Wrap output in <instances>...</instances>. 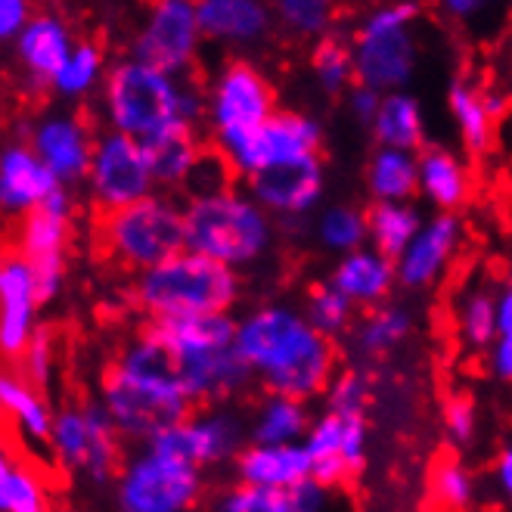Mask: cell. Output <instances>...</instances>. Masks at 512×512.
<instances>
[{"label": "cell", "instance_id": "11a10c76", "mask_svg": "<svg viewBox=\"0 0 512 512\" xmlns=\"http://www.w3.org/2000/svg\"><path fill=\"white\" fill-rule=\"evenodd\" d=\"M488 354H491V373L503 382H512V339H497Z\"/></svg>", "mask_w": 512, "mask_h": 512}, {"label": "cell", "instance_id": "ac0fdd59", "mask_svg": "<svg viewBox=\"0 0 512 512\" xmlns=\"http://www.w3.org/2000/svg\"><path fill=\"white\" fill-rule=\"evenodd\" d=\"M370 426L367 413H329L314 416V426L305 438V450L314 463V481L323 488H339L351 475L367 466Z\"/></svg>", "mask_w": 512, "mask_h": 512}, {"label": "cell", "instance_id": "4fadbf2b", "mask_svg": "<svg viewBox=\"0 0 512 512\" xmlns=\"http://www.w3.org/2000/svg\"><path fill=\"white\" fill-rule=\"evenodd\" d=\"M72 221H75V193L69 187H59L38 212L22 218L16 227V252L32 267L44 305L56 301L66 289Z\"/></svg>", "mask_w": 512, "mask_h": 512}, {"label": "cell", "instance_id": "8fae6325", "mask_svg": "<svg viewBox=\"0 0 512 512\" xmlns=\"http://www.w3.org/2000/svg\"><path fill=\"white\" fill-rule=\"evenodd\" d=\"M212 149L224 156L236 180L249 184L264 171L323 156V125L308 112L277 109V115H270L261 128Z\"/></svg>", "mask_w": 512, "mask_h": 512}, {"label": "cell", "instance_id": "2e32d148", "mask_svg": "<svg viewBox=\"0 0 512 512\" xmlns=\"http://www.w3.org/2000/svg\"><path fill=\"white\" fill-rule=\"evenodd\" d=\"M22 140L35 149V156L50 168V174L63 187L72 190L87 180L90 162H94L97 131L81 112L66 106H50L25 125Z\"/></svg>", "mask_w": 512, "mask_h": 512}, {"label": "cell", "instance_id": "60d3db41", "mask_svg": "<svg viewBox=\"0 0 512 512\" xmlns=\"http://www.w3.org/2000/svg\"><path fill=\"white\" fill-rule=\"evenodd\" d=\"M311 75L320 84L323 94L329 97H345L357 84L354 78V50L351 38L333 32L329 38L317 41L311 47Z\"/></svg>", "mask_w": 512, "mask_h": 512}, {"label": "cell", "instance_id": "7dc6e473", "mask_svg": "<svg viewBox=\"0 0 512 512\" xmlns=\"http://www.w3.org/2000/svg\"><path fill=\"white\" fill-rule=\"evenodd\" d=\"M16 370L32 382L35 388L47 391L50 382H53V373H56V336L50 333L47 326H41L38 333L28 342L25 354L19 357Z\"/></svg>", "mask_w": 512, "mask_h": 512}, {"label": "cell", "instance_id": "f907efd6", "mask_svg": "<svg viewBox=\"0 0 512 512\" xmlns=\"http://www.w3.org/2000/svg\"><path fill=\"white\" fill-rule=\"evenodd\" d=\"M32 16L35 7L25 0H0V47H13Z\"/></svg>", "mask_w": 512, "mask_h": 512}, {"label": "cell", "instance_id": "83f0119b", "mask_svg": "<svg viewBox=\"0 0 512 512\" xmlns=\"http://www.w3.org/2000/svg\"><path fill=\"white\" fill-rule=\"evenodd\" d=\"M0 413L13 423L19 441L32 447H50L56 410L50 407L44 391L35 388L19 370H0Z\"/></svg>", "mask_w": 512, "mask_h": 512}, {"label": "cell", "instance_id": "44dd1931", "mask_svg": "<svg viewBox=\"0 0 512 512\" xmlns=\"http://www.w3.org/2000/svg\"><path fill=\"white\" fill-rule=\"evenodd\" d=\"M78 41L81 38H75V28L63 13L35 10V16L28 19L22 35L16 38L13 53L28 84L50 90L53 78L66 66V59L72 56Z\"/></svg>", "mask_w": 512, "mask_h": 512}, {"label": "cell", "instance_id": "5b68a950", "mask_svg": "<svg viewBox=\"0 0 512 512\" xmlns=\"http://www.w3.org/2000/svg\"><path fill=\"white\" fill-rule=\"evenodd\" d=\"M131 295L149 323L233 314L239 295H243V277L212 258L184 249L165 264L137 274Z\"/></svg>", "mask_w": 512, "mask_h": 512}, {"label": "cell", "instance_id": "7c38bea8", "mask_svg": "<svg viewBox=\"0 0 512 512\" xmlns=\"http://www.w3.org/2000/svg\"><path fill=\"white\" fill-rule=\"evenodd\" d=\"M205 38L193 0H156L149 4L137 32L128 41V56L159 72L193 78Z\"/></svg>", "mask_w": 512, "mask_h": 512}, {"label": "cell", "instance_id": "3957f363", "mask_svg": "<svg viewBox=\"0 0 512 512\" xmlns=\"http://www.w3.org/2000/svg\"><path fill=\"white\" fill-rule=\"evenodd\" d=\"M97 112L106 131L140 143L174 128L205 131V87L193 78H177L118 56L97 94Z\"/></svg>", "mask_w": 512, "mask_h": 512}, {"label": "cell", "instance_id": "6f0895ef", "mask_svg": "<svg viewBox=\"0 0 512 512\" xmlns=\"http://www.w3.org/2000/svg\"><path fill=\"white\" fill-rule=\"evenodd\" d=\"M494 478H497V488L500 494L512 503V444H506L497 460H494Z\"/></svg>", "mask_w": 512, "mask_h": 512}, {"label": "cell", "instance_id": "1f68e13d", "mask_svg": "<svg viewBox=\"0 0 512 512\" xmlns=\"http://www.w3.org/2000/svg\"><path fill=\"white\" fill-rule=\"evenodd\" d=\"M373 137L385 149H404V153H419L426 146V109L410 90L385 94L382 106L370 125Z\"/></svg>", "mask_w": 512, "mask_h": 512}, {"label": "cell", "instance_id": "7bdbcfd3", "mask_svg": "<svg viewBox=\"0 0 512 512\" xmlns=\"http://www.w3.org/2000/svg\"><path fill=\"white\" fill-rule=\"evenodd\" d=\"M274 22L301 41H323L336 32V7L326 0H277Z\"/></svg>", "mask_w": 512, "mask_h": 512}, {"label": "cell", "instance_id": "484cf974", "mask_svg": "<svg viewBox=\"0 0 512 512\" xmlns=\"http://www.w3.org/2000/svg\"><path fill=\"white\" fill-rule=\"evenodd\" d=\"M333 283L357 311H373L391 301V292L398 289V270L395 261L367 249H357L351 255H342L329 274Z\"/></svg>", "mask_w": 512, "mask_h": 512}, {"label": "cell", "instance_id": "f5cc1de1", "mask_svg": "<svg viewBox=\"0 0 512 512\" xmlns=\"http://www.w3.org/2000/svg\"><path fill=\"white\" fill-rule=\"evenodd\" d=\"M292 494V506H295V512H326V506H329V488H323L320 481H314V478H308V481H301L298 488H292L289 491Z\"/></svg>", "mask_w": 512, "mask_h": 512}, {"label": "cell", "instance_id": "ffe728a7", "mask_svg": "<svg viewBox=\"0 0 512 512\" xmlns=\"http://www.w3.org/2000/svg\"><path fill=\"white\" fill-rule=\"evenodd\" d=\"M466 239V227L460 215H432L423 221L419 233L413 236V243L407 252L395 261L398 270V286L410 292H423L435 286L444 274L450 261L457 258L460 246Z\"/></svg>", "mask_w": 512, "mask_h": 512}, {"label": "cell", "instance_id": "b9f144b4", "mask_svg": "<svg viewBox=\"0 0 512 512\" xmlns=\"http://www.w3.org/2000/svg\"><path fill=\"white\" fill-rule=\"evenodd\" d=\"M301 314H305L308 326L317 329V333L326 336L329 342L348 336L354 329V323H357V308L329 280L311 286Z\"/></svg>", "mask_w": 512, "mask_h": 512}, {"label": "cell", "instance_id": "e0dca14e", "mask_svg": "<svg viewBox=\"0 0 512 512\" xmlns=\"http://www.w3.org/2000/svg\"><path fill=\"white\" fill-rule=\"evenodd\" d=\"M243 187L252 193V199L264 212L277 221V227L301 233V230H311V215H317L323 208L326 165H323V156H314L305 162L264 171Z\"/></svg>", "mask_w": 512, "mask_h": 512}, {"label": "cell", "instance_id": "8d00e7d4", "mask_svg": "<svg viewBox=\"0 0 512 512\" xmlns=\"http://www.w3.org/2000/svg\"><path fill=\"white\" fill-rule=\"evenodd\" d=\"M447 112L469 153H488L494 140V115L485 103V87H475L469 78H454L447 87Z\"/></svg>", "mask_w": 512, "mask_h": 512}, {"label": "cell", "instance_id": "7a4b0ae2", "mask_svg": "<svg viewBox=\"0 0 512 512\" xmlns=\"http://www.w3.org/2000/svg\"><path fill=\"white\" fill-rule=\"evenodd\" d=\"M103 410L125 444L143 447L196 410L177 373V360L153 326L122 345L100 379Z\"/></svg>", "mask_w": 512, "mask_h": 512}, {"label": "cell", "instance_id": "bcb514c9", "mask_svg": "<svg viewBox=\"0 0 512 512\" xmlns=\"http://www.w3.org/2000/svg\"><path fill=\"white\" fill-rule=\"evenodd\" d=\"M367 404H370V376L357 367L339 370L323 395V410L329 413H367Z\"/></svg>", "mask_w": 512, "mask_h": 512}, {"label": "cell", "instance_id": "52a82bcc", "mask_svg": "<svg viewBox=\"0 0 512 512\" xmlns=\"http://www.w3.org/2000/svg\"><path fill=\"white\" fill-rule=\"evenodd\" d=\"M97 233L103 252L137 277L187 249L184 199L159 190L128 208L100 215Z\"/></svg>", "mask_w": 512, "mask_h": 512}, {"label": "cell", "instance_id": "f1b7e54d", "mask_svg": "<svg viewBox=\"0 0 512 512\" xmlns=\"http://www.w3.org/2000/svg\"><path fill=\"white\" fill-rule=\"evenodd\" d=\"M149 168H153L156 187L162 193H184L187 180L193 174V168L199 165L202 153L208 149V140L202 137L199 128H174L165 131L153 140L143 143Z\"/></svg>", "mask_w": 512, "mask_h": 512}, {"label": "cell", "instance_id": "ab89813d", "mask_svg": "<svg viewBox=\"0 0 512 512\" xmlns=\"http://www.w3.org/2000/svg\"><path fill=\"white\" fill-rule=\"evenodd\" d=\"M457 333L472 351H491L497 342V305L494 289L485 283L466 286L457 298Z\"/></svg>", "mask_w": 512, "mask_h": 512}, {"label": "cell", "instance_id": "ba28073f", "mask_svg": "<svg viewBox=\"0 0 512 512\" xmlns=\"http://www.w3.org/2000/svg\"><path fill=\"white\" fill-rule=\"evenodd\" d=\"M205 491L202 469L159 454L149 444L134 447L112 481L118 512H196Z\"/></svg>", "mask_w": 512, "mask_h": 512}, {"label": "cell", "instance_id": "680465c9", "mask_svg": "<svg viewBox=\"0 0 512 512\" xmlns=\"http://www.w3.org/2000/svg\"><path fill=\"white\" fill-rule=\"evenodd\" d=\"M485 103H488V109L494 115V122H497V118H503L506 109H509V97L503 94V90H494V87H485Z\"/></svg>", "mask_w": 512, "mask_h": 512}, {"label": "cell", "instance_id": "d590c367", "mask_svg": "<svg viewBox=\"0 0 512 512\" xmlns=\"http://www.w3.org/2000/svg\"><path fill=\"white\" fill-rule=\"evenodd\" d=\"M109 56L103 50L100 41L81 38L72 50V56L66 59V66L59 69V75L50 84V94L63 103H78L100 94V87L106 81L109 72Z\"/></svg>", "mask_w": 512, "mask_h": 512}, {"label": "cell", "instance_id": "f6af8a7d", "mask_svg": "<svg viewBox=\"0 0 512 512\" xmlns=\"http://www.w3.org/2000/svg\"><path fill=\"white\" fill-rule=\"evenodd\" d=\"M205 512H295L289 491H270V488H252V485H230L218 488L208 497Z\"/></svg>", "mask_w": 512, "mask_h": 512}, {"label": "cell", "instance_id": "4316f807", "mask_svg": "<svg viewBox=\"0 0 512 512\" xmlns=\"http://www.w3.org/2000/svg\"><path fill=\"white\" fill-rule=\"evenodd\" d=\"M419 196L438 215H457L472 196V171L454 149L426 143L419 149Z\"/></svg>", "mask_w": 512, "mask_h": 512}, {"label": "cell", "instance_id": "5bb4252c", "mask_svg": "<svg viewBox=\"0 0 512 512\" xmlns=\"http://www.w3.org/2000/svg\"><path fill=\"white\" fill-rule=\"evenodd\" d=\"M246 444H249V423L230 404L196 407L184 423H177L174 429L149 441V447L159 450V454L184 460L202 472L233 466V460Z\"/></svg>", "mask_w": 512, "mask_h": 512}, {"label": "cell", "instance_id": "cb8c5ba5", "mask_svg": "<svg viewBox=\"0 0 512 512\" xmlns=\"http://www.w3.org/2000/svg\"><path fill=\"white\" fill-rule=\"evenodd\" d=\"M233 481L252 488L270 491H292L301 481L314 478V463L305 444L289 447H267V444H246L230 466Z\"/></svg>", "mask_w": 512, "mask_h": 512}, {"label": "cell", "instance_id": "ee69618b", "mask_svg": "<svg viewBox=\"0 0 512 512\" xmlns=\"http://www.w3.org/2000/svg\"><path fill=\"white\" fill-rule=\"evenodd\" d=\"M429 494L444 512H466L475 503V475L457 457H444L432 466Z\"/></svg>", "mask_w": 512, "mask_h": 512}, {"label": "cell", "instance_id": "8992f818", "mask_svg": "<svg viewBox=\"0 0 512 512\" xmlns=\"http://www.w3.org/2000/svg\"><path fill=\"white\" fill-rule=\"evenodd\" d=\"M419 13L423 7L410 0H391L364 10L351 32L357 84L373 87L379 94H398L410 87L419 63V44L413 35Z\"/></svg>", "mask_w": 512, "mask_h": 512}, {"label": "cell", "instance_id": "277c9868", "mask_svg": "<svg viewBox=\"0 0 512 512\" xmlns=\"http://www.w3.org/2000/svg\"><path fill=\"white\" fill-rule=\"evenodd\" d=\"M184 227L190 252L212 258L236 274L258 264L277 239V221L239 184L184 199Z\"/></svg>", "mask_w": 512, "mask_h": 512}, {"label": "cell", "instance_id": "9c48e42d", "mask_svg": "<svg viewBox=\"0 0 512 512\" xmlns=\"http://www.w3.org/2000/svg\"><path fill=\"white\" fill-rule=\"evenodd\" d=\"M53 463L90 485H112L125 463V438L118 435L100 401L66 404L56 410L50 432Z\"/></svg>", "mask_w": 512, "mask_h": 512}, {"label": "cell", "instance_id": "6da1fadb", "mask_svg": "<svg viewBox=\"0 0 512 512\" xmlns=\"http://www.w3.org/2000/svg\"><path fill=\"white\" fill-rule=\"evenodd\" d=\"M233 351L267 388V395L295 401L326 395L339 373L336 342L311 329L301 308L286 301H264L236 317Z\"/></svg>", "mask_w": 512, "mask_h": 512}, {"label": "cell", "instance_id": "74e56055", "mask_svg": "<svg viewBox=\"0 0 512 512\" xmlns=\"http://www.w3.org/2000/svg\"><path fill=\"white\" fill-rule=\"evenodd\" d=\"M311 239L329 255H351L357 249H367V212H360L357 205L333 202L323 205L311 218Z\"/></svg>", "mask_w": 512, "mask_h": 512}, {"label": "cell", "instance_id": "4dcf8cb0", "mask_svg": "<svg viewBox=\"0 0 512 512\" xmlns=\"http://www.w3.org/2000/svg\"><path fill=\"white\" fill-rule=\"evenodd\" d=\"M311 426H314V413L308 401H295L286 395H264V401L255 407V416L249 419V444H267V447L305 444Z\"/></svg>", "mask_w": 512, "mask_h": 512}, {"label": "cell", "instance_id": "c3c4849f", "mask_svg": "<svg viewBox=\"0 0 512 512\" xmlns=\"http://www.w3.org/2000/svg\"><path fill=\"white\" fill-rule=\"evenodd\" d=\"M444 435L454 447H469L478 438V407L469 395H450L444 401Z\"/></svg>", "mask_w": 512, "mask_h": 512}, {"label": "cell", "instance_id": "836d02e7", "mask_svg": "<svg viewBox=\"0 0 512 512\" xmlns=\"http://www.w3.org/2000/svg\"><path fill=\"white\" fill-rule=\"evenodd\" d=\"M423 221V212L413 202H373L367 208V246L388 261H398Z\"/></svg>", "mask_w": 512, "mask_h": 512}, {"label": "cell", "instance_id": "d6986e66", "mask_svg": "<svg viewBox=\"0 0 512 512\" xmlns=\"http://www.w3.org/2000/svg\"><path fill=\"white\" fill-rule=\"evenodd\" d=\"M38 283L28 261L16 249L0 252V360L19 364L28 342L41 329Z\"/></svg>", "mask_w": 512, "mask_h": 512}, {"label": "cell", "instance_id": "f35d334b", "mask_svg": "<svg viewBox=\"0 0 512 512\" xmlns=\"http://www.w3.org/2000/svg\"><path fill=\"white\" fill-rule=\"evenodd\" d=\"M0 512H50L38 469L0 444Z\"/></svg>", "mask_w": 512, "mask_h": 512}, {"label": "cell", "instance_id": "681fc988", "mask_svg": "<svg viewBox=\"0 0 512 512\" xmlns=\"http://www.w3.org/2000/svg\"><path fill=\"white\" fill-rule=\"evenodd\" d=\"M233 184H239V180L233 177L230 165L224 162L221 153H215V149L208 146L205 153H202V159H199V165L193 168V174H190V180H187L184 193H187V199H190V196H208V193L227 190V187H233Z\"/></svg>", "mask_w": 512, "mask_h": 512}, {"label": "cell", "instance_id": "9a60e30c", "mask_svg": "<svg viewBox=\"0 0 512 512\" xmlns=\"http://www.w3.org/2000/svg\"><path fill=\"white\" fill-rule=\"evenodd\" d=\"M84 187H87V199L94 202L100 215L118 212V208H128L146 196L159 193L143 143L106 128L97 131L94 162H90Z\"/></svg>", "mask_w": 512, "mask_h": 512}, {"label": "cell", "instance_id": "d4e9b609", "mask_svg": "<svg viewBox=\"0 0 512 512\" xmlns=\"http://www.w3.org/2000/svg\"><path fill=\"white\" fill-rule=\"evenodd\" d=\"M177 373L196 407L230 404L233 398L243 395L249 382L255 379L252 370L239 360V354L233 348L218 351V354H205V357H193V360H180Z\"/></svg>", "mask_w": 512, "mask_h": 512}, {"label": "cell", "instance_id": "816d5d0a", "mask_svg": "<svg viewBox=\"0 0 512 512\" xmlns=\"http://www.w3.org/2000/svg\"><path fill=\"white\" fill-rule=\"evenodd\" d=\"M382 97L385 94H379V90H373V87L354 84L348 94H345V109H348V115L354 118L357 125H367L370 128L376 112H379V106H382Z\"/></svg>", "mask_w": 512, "mask_h": 512}, {"label": "cell", "instance_id": "e575fe53", "mask_svg": "<svg viewBox=\"0 0 512 512\" xmlns=\"http://www.w3.org/2000/svg\"><path fill=\"white\" fill-rule=\"evenodd\" d=\"M413 333V314L404 305L388 301L382 308L364 311L351 329V348L357 357H385L395 348H401Z\"/></svg>", "mask_w": 512, "mask_h": 512}, {"label": "cell", "instance_id": "7402d4cb", "mask_svg": "<svg viewBox=\"0 0 512 512\" xmlns=\"http://www.w3.org/2000/svg\"><path fill=\"white\" fill-rule=\"evenodd\" d=\"M63 187L25 140L0 146V218L22 221Z\"/></svg>", "mask_w": 512, "mask_h": 512}, {"label": "cell", "instance_id": "30bf717a", "mask_svg": "<svg viewBox=\"0 0 512 512\" xmlns=\"http://www.w3.org/2000/svg\"><path fill=\"white\" fill-rule=\"evenodd\" d=\"M277 90L246 56H230L205 84V137L208 146L227 143L261 128L277 115Z\"/></svg>", "mask_w": 512, "mask_h": 512}, {"label": "cell", "instance_id": "9f6ffc18", "mask_svg": "<svg viewBox=\"0 0 512 512\" xmlns=\"http://www.w3.org/2000/svg\"><path fill=\"white\" fill-rule=\"evenodd\" d=\"M441 10L457 22H472V19H478V13L488 10V4L485 0H444Z\"/></svg>", "mask_w": 512, "mask_h": 512}, {"label": "cell", "instance_id": "f546056e", "mask_svg": "<svg viewBox=\"0 0 512 512\" xmlns=\"http://www.w3.org/2000/svg\"><path fill=\"white\" fill-rule=\"evenodd\" d=\"M168 345L174 360H193L205 354L230 351L236 339V317L233 314H202V317H177L165 323H149Z\"/></svg>", "mask_w": 512, "mask_h": 512}, {"label": "cell", "instance_id": "603a6c76", "mask_svg": "<svg viewBox=\"0 0 512 512\" xmlns=\"http://www.w3.org/2000/svg\"><path fill=\"white\" fill-rule=\"evenodd\" d=\"M199 28L205 44L227 50H255L274 32V7L261 0H199Z\"/></svg>", "mask_w": 512, "mask_h": 512}, {"label": "cell", "instance_id": "d6a6232c", "mask_svg": "<svg viewBox=\"0 0 512 512\" xmlns=\"http://www.w3.org/2000/svg\"><path fill=\"white\" fill-rule=\"evenodd\" d=\"M364 180L373 202H413L419 196V153L376 146Z\"/></svg>", "mask_w": 512, "mask_h": 512}, {"label": "cell", "instance_id": "db71d44e", "mask_svg": "<svg viewBox=\"0 0 512 512\" xmlns=\"http://www.w3.org/2000/svg\"><path fill=\"white\" fill-rule=\"evenodd\" d=\"M497 305V339H512V274L494 289Z\"/></svg>", "mask_w": 512, "mask_h": 512}]
</instances>
